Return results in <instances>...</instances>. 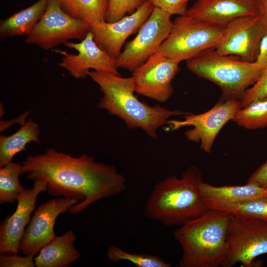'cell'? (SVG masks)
I'll return each instance as SVG.
<instances>
[{
	"label": "cell",
	"mask_w": 267,
	"mask_h": 267,
	"mask_svg": "<svg viewBox=\"0 0 267 267\" xmlns=\"http://www.w3.org/2000/svg\"><path fill=\"white\" fill-rule=\"evenodd\" d=\"M21 174L33 181H45L52 196L81 200L69 209L74 214L101 199L121 194L126 187L125 177L114 166L86 154L74 157L53 148L27 157Z\"/></svg>",
	"instance_id": "cell-1"
},
{
	"label": "cell",
	"mask_w": 267,
	"mask_h": 267,
	"mask_svg": "<svg viewBox=\"0 0 267 267\" xmlns=\"http://www.w3.org/2000/svg\"><path fill=\"white\" fill-rule=\"evenodd\" d=\"M88 76L98 85L103 93L98 107L121 119L129 129H141L153 139L158 138L157 130L166 125L170 118L188 114L140 101L135 95L132 76L125 78L93 70L89 71Z\"/></svg>",
	"instance_id": "cell-2"
},
{
	"label": "cell",
	"mask_w": 267,
	"mask_h": 267,
	"mask_svg": "<svg viewBox=\"0 0 267 267\" xmlns=\"http://www.w3.org/2000/svg\"><path fill=\"white\" fill-rule=\"evenodd\" d=\"M202 174L196 166L188 167L181 178L168 177L154 185L143 213L167 226L182 225L209 209L202 196Z\"/></svg>",
	"instance_id": "cell-3"
},
{
	"label": "cell",
	"mask_w": 267,
	"mask_h": 267,
	"mask_svg": "<svg viewBox=\"0 0 267 267\" xmlns=\"http://www.w3.org/2000/svg\"><path fill=\"white\" fill-rule=\"evenodd\" d=\"M232 216L209 209L176 230L174 237L182 251L178 267H222L226 257V234Z\"/></svg>",
	"instance_id": "cell-4"
},
{
	"label": "cell",
	"mask_w": 267,
	"mask_h": 267,
	"mask_svg": "<svg viewBox=\"0 0 267 267\" xmlns=\"http://www.w3.org/2000/svg\"><path fill=\"white\" fill-rule=\"evenodd\" d=\"M186 65L196 75L218 85L225 98H241L263 71L254 61L220 55L213 50L187 60Z\"/></svg>",
	"instance_id": "cell-5"
},
{
	"label": "cell",
	"mask_w": 267,
	"mask_h": 267,
	"mask_svg": "<svg viewBox=\"0 0 267 267\" xmlns=\"http://www.w3.org/2000/svg\"><path fill=\"white\" fill-rule=\"evenodd\" d=\"M225 27L185 15L173 22L167 38L157 52L180 62L216 48L222 40Z\"/></svg>",
	"instance_id": "cell-6"
},
{
	"label": "cell",
	"mask_w": 267,
	"mask_h": 267,
	"mask_svg": "<svg viewBox=\"0 0 267 267\" xmlns=\"http://www.w3.org/2000/svg\"><path fill=\"white\" fill-rule=\"evenodd\" d=\"M226 257L222 267L241 263L251 267L255 258L267 254V222L232 216L227 228Z\"/></svg>",
	"instance_id": "cell-7"
},
{
	"label": "cell",
	"mask_w": 267,
	"mask_h": 267,
	"mask_svg": "<svg viewBox=\"0 0 267 267\" xmlns=\"http://www.w3.org/2000/svg\"><path fill=\"white\" fill-rule=\"evenodd\" d=\"M90 25L65 12L54 0H48L40 20L25 39V43L48 50L71 40H83Z\"/></svg>",
	"instance_id": "cell-8"
},
{
	"label": "cell",
	"mask_w": 267,
	"mask_h": 267,
	"mask_svg": "<svg viewBox=\"0 0 267 267\" xmlns=\"http://www.w3.org/2000/svg\"><path fill=\"white\" fill-rule=\"evenodd\" d=\"M171 16L154 7L136 36L126 44L117 58L118 67L133 72L156 53L170 33L173 25Z\"/></svg>",
	"instance_id": "cell-9"
},
{
	"label": "cell",
	"mask_w": 267,
	"mask_h": 267,
	"mask_svg": "<svg viewBox=\"0 0 267 267\" xmlns=\"http://www.w3.org/2000/svg\"><path fill=\"white\" fill-rule=\"evenodd\" d=\"M241 108L239 98L224 97L205 113H188L184 115L182 121L168 120L166 129L173 131L185 127H193L185 132L186 137L191 141L200 142L201 149L209 153L220 131Z\"/></svg>",
	"instance_id": "cell-10"
},
{
	"label": "cell",
	"mask_w": 267,
	"mask_h": 267,
	"mask_svg": "<svg viewBox=\"0 0 267 267\" xmlns=\"http://www.w3.org/2000/svg\"><path fill=\"white\" fill-rule=\"evenodd\" d=\"M220 44L213 51L220 55H236L254 62L267 27L260 14L243 16L225 26Z\"/></svg>",
	"instance_id": "cell-11"
},
{
	"label": "cell",
	"mask_w": 267,
	"mask_h": 267,
	"mask_svg": "<svg viewBox=\"0 0 267 267\" xmlns=\"http://www.w3.org/2000/svg\"><path fill=\"white\" fill-rule=\"evenodd\" d=\"M179 62L156 52L133 72L135 92L160 103L166 102L174 89L172 81Z\"/></svg>",
	"instance_id": "cell-12"
},
{
	"label": "cell",
	"mask_w": 267,
	"mask_h": 267,
	"mask_svg": "<svg viewBox=\"0 0 267 267\" xmlns=\"http://www.w3.org/2000/svg\"><path fill=\"white\" fill-rule=\"evenodd\" d=\"M79 201L62 197L44 202L35 210L22 236L19 251L34 257L55 237L54 226L57 217L64 214Z\"/></svg>",
	"instance_id": "cell-13"
},
{
	"label": "cell",
	"mask_w": 267,
	"mask_h": 267,
	"mask_svg": "<svg viewBox=\"0 0 267 267\" xmlns=\"http://www.w3.org/2000/svg\"><path fill=\"white\" fill-rule=\"evenodd\" d=\"M64 45L77 51L72 54L66 51L56 50L62 55L59 66L65 69L73 77L84 79L90 69L120 75L116 59L111 57L95 43L89 31L80 42H67Z\"/></svg>",
	"instance_id": "cell-14"
},
{
	"label": "cell",
	"mask_w": 267,
	"mask_h": 267,
	"mask_svg": "<svg viewBox=\"0 0 267 267\" xmlns=\"http://www.w3.org/2000/svg\"><path fill=\"white\" fill-rule=\"evenodd\" d=\"M154 7L143 3L133 13L113 22L101 21L90 26L89 31L97 44L111 57L117 59L127 39L139 29Z\"/></svg>",
	"instance_id": "cell-15"
},
{
	"label": "cell",
	"mask_w": 267,
	"mask_h": 267,
	"mask_svg": "<svg viewBox=\"0 0 267 267\" xmlns=\"http://www.w3.org/2000/svg\"><path fill=\"white\" fill-rule=\"evenodd\" d=\"M32 188L25 189L17 198L14 212L7 216L0 224V253L17 254L21 240L30 221L31 214L35 211L37 198L47 190V183L43 179L34 181Z\"/></svg>",
	"instance_id": "cell-16"
},
{
	"label": "cell",
	"mask_w": 267,
	"mask_h": 267,
	"mask_svg": "<svg viewBox=\"0 0 267 267\" xmlns=\"http://www.w3.org/2000/svg\"><path fill=\"white\" fill-rule=\"evenodd\" d=\"M260 14L259 0H197L184 15L225 26L239 17Z\"/></svg>",
	"instance_id": "cell-17"
},
{
	"label": "cell",
	"mask_w": 267,
	"mask_h": 267,
	"mask_svg": "<svg viewBox=\"0 0 267 267\" xmlns=\"http://www.w3.org/2000/svg\"><path fill=\"white\" fill-rule=\"evenodd\" d=\"M76 235L70 230L56 236L44 246L34 258L37 267H66L79 259L80 254L74 247Z\"/></svg>",
	"instance_id": "cell-18"
},
{
	"label": "cell",
	"mask_w": 267,
	"mask_h": 267,
	"mask_svg": "<svg viewBox=\"0 0 267 267\" xmlns=\"http://www.w3.org/2000/svg\"><path fill=\"white\" fill-rule=\"evenodd\" d=\"M48 0H38L2 20L0 23V39L30 34L43 15Z\"/></svg>",
	"instance_id": "cell-19"
},
{
	"label": "cell",
	"mask_w": 267,
	"mask_h": 267,
	"mask_svg": "<svg viewBox=\"0 0 267 267\" xmlns=\"http://www.w3.org/2000/svg\"><path fill=\"white\" fill-rule=\"evenodd\" d=\"M201 190L204 200L222 203H238L267 195V188L255 183L216 186L203 182Z\"/></svg>",
	"instance_id": "cell-20"
},
{
	"label": "cell",
	"mask_w": 267,
	"mask_h": 267,
	"mask_svg": "<svg viewBox=\"0 0 267 267\" xmlns=\"http://www.w3.org/2000/svg\"><path fill=\"white\" fill-rule=\"evenodd\" d=\"M39 134L38 124L30 120L14 134L8 136L0 135V167L12 162L15 155L24 150L28 143H40Z\"/></svg>",
	"instance_id": "cell-21"
},
{
	"label": "cell",
	"mask_w": 267,
	"mask_h": 267,
	"mask_svg": "<svg viewBox=\"0 0 267 267\" xmlns=\"http://www.w3.org/2000/svg\"><path fill=\"white\" fill-rule=\"evenodd\" d=\"M72 17L90 26L106 21L107 0H54Z\"/></svg>",
	"instance_id": "cell-22"
},
{
	"label": "cell",
	"mask_w": 267,
	"mask_h": 267,
	"mask_svg": "<svg viewBox=\"0 0 267 267\" xmlns=\"http://www.w3.org/2000/svg\"><path fill=\"white\" fill-rule=\"evenodd\" d=\"M208 209L219 210L233 216L267 222V195L235 203H222L204 200Z\"/></svg>",
	"instance_id": "cell-23"
},
{
	"label": "cell",
	"mask_w": 267,
	"mask_h": 267,
	"mask_svg": "<svg viewBox=\"0 0 267 267\" xmlns=\"http://www.w3.org/2000/svg\"><path fill=\"white\" fill-rule=\"evenodd\" d=\"M22 164L10 162L0 168V203H12L25 189L21 185L19 176Z\"/></svg>",
	"instance_id": "cell-24"
},
{
	"label": "cell",
	"mask_w": 267,
	"mask_h": 267,
	"mask_svg": "<svg viewBox=\"0 0 267 267\" xmlns=\"http://www.w3.org/2000/svg\"><path fill=\"white\" fill-rule=\"evenodd\" d=\"M232 120L247 129L267 127V96L239 109Z\"/></svg>",
	"instance_id": "cell-25"
},
{
	"label": "cell",
	"mask_w": 267,
	"mask_h": 267,
	"mask_svg": "<svg viewBox=\"0 0 267 267\" xmlns=\"http://www.w3.org/2000/svg\"><path fill=\"white\" fill-rule=\"evenodd\" d=\"M107 257L113 262L127 261L137 267H171V264L167 263L160 257L144 253H135L128 252L115 245L110 246L107 249Z\"/></svg>",
	"instance_id": "cell-26"
},
{
	"label": "cell",
	"mask_w": 267,
	"mask_h": 267,
	"mask_svg": "<svg viewBox=\"0 0 267 267\" xmlns=\"http://www.w3.org/2000/svg\"><path fill=\"white\" fill-rule=\"evenodd\" d=\"M108 9L106 21H117L127 14H131L138 8L144 0H107Z\"/></svg>",
	"instance_id": "cell-27"
},
{
	"label": "cell",
	"mask_w": 267,
	"mask_h": 267,
	"mask_svg": "<svg viewBox=\"0 0 267 267\" xmlns=\"http://www.w3.org/2000/svg\"><path fill=\"white\" fill-rule=\"evenodd\" d=\"M267 96V68L252 87L247 89L241 98V108Z\"/></svg>",
	"instance_id": "cell-28"
},
{
	"label": "cell",
	"mask_w": 267,
	"mask_h": 267,
	"mask_svg": "<svg viewBox=\"0 0 267 267\" xmlns=\"http://www.w3.org/2000/svg\"><path fill=\"white\" fill-rule=\"evenodd\" d=\"M153 7L163 10L171 15H183L187 10L189 0H144Z\"/></svg>",
	"instance_id": "cell-29"
},
{
	"label": "cell",
	"mask_w": 267,
	"mask_h": 267,
	"mask_svg": "<svg viewBox=\"0 0 267 267\" xmlns=\"http://www.w3.org/2000/svg\"><path fill=\"white\" fill-rule=\"evenodd\" d=\"M34 257L30 255L21 256L11 253H0V267H34Z\"/></svg>",
	"instance_id": "cell-30"
},
{
	"label": "cell",
	"mask_w": 267,
	"mask_h": 267,
	"mask_svg": "<svg viewBox=\"0 0 267 267\" xmlns=\"http://www.w3.org/2000/svg\"><path fill=\"white\" fill-rule=\"evenodd\" d=\"M247 183H255L260 186L267 188V161L251 175Z\"/></svg>",
	"instance_id": "cell-31"
},
{
	"label": "cell",
	"mask_w": 267,
	"mask_h": 267,
	"mask_svg": "<svg viewBox=\"0 0 267 267\" xmlns=\"http://www.w3.org/2000/svg\"><path fill=\"white\" fill-rule=\"evenodd\" d=\"M254 62L263 70L267 68V32L261 40L259 52Z\"/></svg>",
	"instance_id": "cell-32"
},
{
	"label": "cell",
	"mask_w": 267,
	"mask_h": 267,
	"mask_svg": "<svg viewBox=\"0 0 267 267\" xmlns=\"http://www.w3.org/2000/svg\"><path fill=\"white\" fill-rule=\"evenodd\" d=\"M260 14L262 16L267 27V0H259Z\"/></svg>",
	"instance_id": "cell-33"
},
{
	"label": "cell",
	"mask_w": 267,
	"mask_h": 267,
	"mask_svg": "<svg viewBox=\"0 0 267 267\" xmlns=\"http://www.w3.org/2000/svg\"></svg>",
	"instance_id": "cell-34"
}]
</instances>
